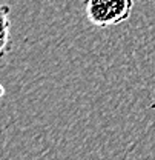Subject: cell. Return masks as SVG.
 <instances>
[{"label":"cell","mask_w":155,"mask_h":160,"mask_svg":"<svg viewBox=\"0 0 155 160\" xmlns=\"http://www.w3.org/2000/svg\"><path fill=\"white\" fill-rule=\"evenodd\" d=\"M134 0H85V14L97 28L115 26L131 17Z\"/></svg>","instance_id":"1"},{"label":"cell","mask_w":155,"mask_h":160,"mask_svg":"<svg viewBox=\"0 0 155 160\" xmlns=\"http://www.w3.org/2000/svg\"><path fill=\"white\" fill-rule=\"evenodd\" d=\"M11 49V6L0 5V59Z\"/></svg>","instance_id":"2"},{"label":"cell","mask_w":155,"mask_h":160,"mask_svg":"<svg viewBox=\"0 0 155 160\" xmlns=\"http://www.w3.org/2000/svg\"><path fill=\"white\" fill-rule=\"evenodd\" d=\"M3 96H5V88H3V85L0 83V99H2Z\"/></svg>","instance_id":"3"}]
</instances>
